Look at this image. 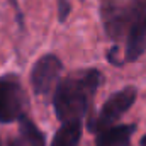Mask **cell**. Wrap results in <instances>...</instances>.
Returning <instances> with one entry per match:
<instances>
[{"instance_id":"obj_1","label":"cell","mask_w":146,"mask_h":146,"mask_svg":"<svg viewBox=\"0 0 146 146\" xmlns=\"http://www.w3.org/2000/svg\"><path fill=\"white\" fill-rule=\"evenodd\" d=\"M102 83V73L95 68L72 72L58 82L53 95V107L61 122L82 121Z\"/></svg>"},{"instance_id":"obj_2","label":"cell","mask_w":146,"mask_h":146,"mask_svg":"<svg viewBox=\"0 0 146 146\" xmlns=\"http://www.w3.org/2000/svg\"><path fill=\"white\" fill-rule=\"evenodd\" d=\"M136 97H138L136 87H124V88L114 92L104 102L100 110L90 117L88 131L90 133H100L107 127H112L115 121H119L131 109V106L136 102Z\"/></svg>"},{"instance_id":"obj_3","label":"cell","mask_w":146,"mask_h":146,"mask_svg":"<svg viewBox=\"0 0 146 146\" xmlns=\"http://www.w3.org/2000/svg\"><path fill=\"white\" fill-rule=\"evenodd\" d=\"M138 9V0H102L100 17L107 36L117 39L126 36L134 14Z\"/></svg>"},{"instance_id":"obj_4","label":"cell","mask_w":146,"mask_h":146,"mask_svg":"<svg viewBox=\"0 0 146 146\" xmlns=\"http://www.w3.org/2000/svg\"><path fill=\"white\" fill-rule=\"evenodd\" d=\"M27 97L15 75L0 78V122H12L24 117Z\"/></svg>"},{"instance_id":"obj_5","label":"cell","mask_w":146,"mask_h":146,"mask_svg":"<svg viewBox=\"0 0 146 146\" xmlns=\"http://www.w3.org/2000/svg\"><path fill=\"white\" fill-rule=\"evenodd\" d=\"M63 63L54 54H44L37 60L31 72V85L37 95H48L58 85Z\"/></svg>"},{"instance_id":"obj_6","label":"cell","mask_w":146,"mask_h":146,"mask_svg":"<svg viewBox=\"0 0 146 146\" xmlns=\"http://www.w3.org/2000/svg\"><path fill=\"white\" fill-rule=\"evenodd\" d=\"M146 51V0H138L134 19L126 33L124 61H136Z\"/></svg>"},{"instance_id":"obj_7","label":"cell","mask_w":146,"mask_h":146,"mask_svg":"<svg viewBox=\"0 0 146 146\" xmlns=\"http://www.w3.org/2000/svg\"><path fill=\"white\" fill-rule=\"evenodd\" d=\"M134 129V124H121L107 127L99 133L95 146H131V136Z\"/></svg>"},{"instance_id":"obj_8","label":"cell","mask_w":146,"mask_h":146,"mask_svg":"<svg viewBox=\"0 0 146 146\" xmlns=\"http://www.w3.org/2000/svg\"><path fill=\"white\" fill-rule=\"evenodd\" d=\"M19 131L9 141V146H44V134L27 117L19 119Z\"/></svg>"},{"instance_id":"obj_9","label":"cell","mask_w":146,"mask_h":146,"mask_svg":"<svg viewBox=\"0 0 146 146\" xmlns=\"http://www.w3.org/2000/svg\"><path fill=\"white\" fill-rule=\"evenodd\" d=\"M82 138V121L63 122L56 131L51 146H78Z\"/></svg>"},{"instance_id":"obj_10","label":"cell","mask_w":146,"mask_h":146,"mask_svg":"<svg viewBox=\"0 0 146 146\" xmlns=\"http://www.w3.org/2000/svg\"><path fill=\"white\" fill-rule=\"evenodd\" d=\"M72 12V3L70 0H58V19L60 22H65Z\"/></svg>"},{"instance_id":"obj_11","label":"cell","mask_w":146,"mask_h":146,"mask_svg":"<svg viewBox=\"0 0 146 146\" xmlns=\"http://www.w3.org/2000/svg\"><path fill=\"white\" fill-rule=\"evenodd\" d=\"M107 60H109V63L115 65V66H121V65L124 63V60L121 58V53H119V48H117V46H114V48H110L109 49V53H107Z\"/></svg>"},{"instance_id":"obj_12","label":"cell","mask_w":146,"mask_h":146,"mask_svg":"<svg viewBox=\"0 0 146 146\" xmlns=\"http://www.w3.org/2000/svg\"><path fill=\"white\" fill-rule=\"evenodd\" d=\"M139 146H146V134L141 138V141H139Z\"/></svg>"},{"instance_id":"obj_13","label":"cell","mask_w":146,"mask_h":146,"mask_svg":"<svg viewBox=\"0 0 146 146\" xmlns=\"http://www.w3.org/2000/svg\"><path fill=\"white\" fill-rule=\"evenodd\" d=\"M0 146H2V145H0Z\"/></svg>"}]
</instances>
